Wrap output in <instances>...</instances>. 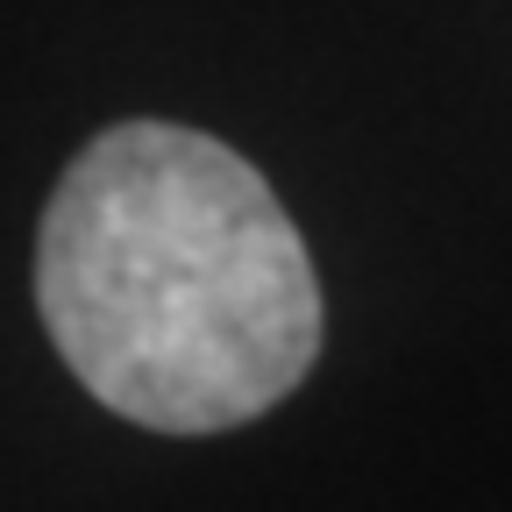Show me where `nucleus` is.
Wrapping results in <instances>:
<instances>
[{
	"label": "nucleus",
	"mask_w": 512,
	"mask_h": 512,
	"mask_svg": "<svg viewBox=\"0 0 512 512\" xmlns=\"http://www.w3.org/2000/svg\"><path fill=\"white\" fill-rule=\"evenodd\" d=\"M36 306L86 392L157 434L242 427L320 356L292 214L178 121H121L72 157L36 228Z\"/></svg>",
	"instance_id": "obj_1"
}]
</instances>
